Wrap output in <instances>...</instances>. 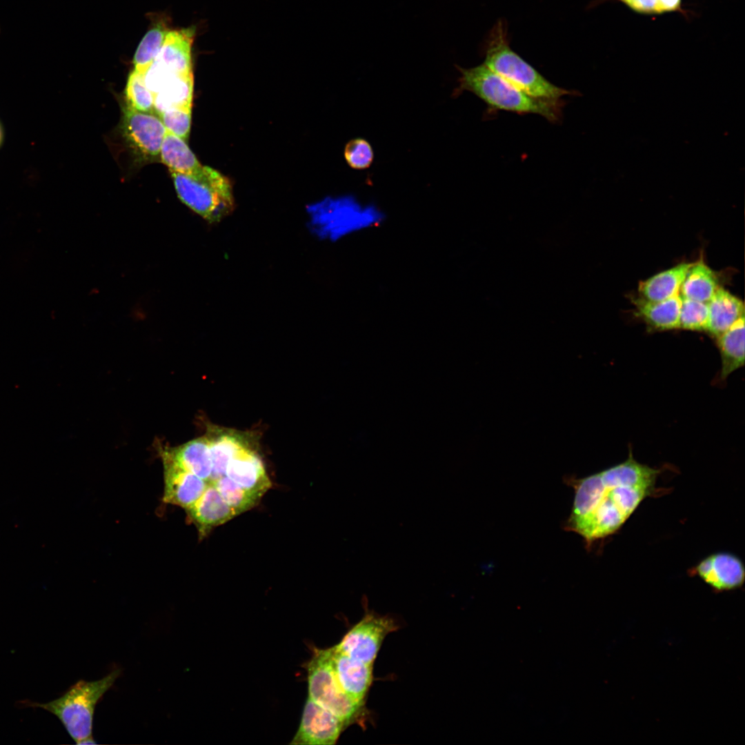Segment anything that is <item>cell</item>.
Listing matches in <instances>:
<instances>
[{"label": "cell", "instance_id": "1", "mask_svg": "<svg viewBox=\"0 0 745 745\" xmlns=\"http://www.w3.org/2000/svg\"><path fill=\"white\" fill-rule=\"evenodd\" d=\"M660 470L637 461H624L582 479H570L575 490L566 528L590 544L615 533L640 504L656 492Z\"/></svg>", "mask_w": 745, "mask_h": 745}, {"label": "cell", "instance_id": "2", "mask_svg": "<svg viewBox=\"0 0 745 745\" xmlns=\"http://www.w3.org/2000/svg\"><path fill=\"white\" fill-rule=\"evenodd\" d=\"M456 68L461 75L459 85L453 92L455 97L464 91H469L493 110L539 115L551 122L557 121L561 117L563 106L561 99L548 100L530 96L484 63L470 68L459 66Z\"/></svg>", "mask_w": 745, "mask_h": 745}, {"label": "cell", "instance_id": "3", "mask_svg": "<svg viewBox=\"0 0 745 745\" xmlns=\"http://www.w3.org/2000/svg\"><path fill=\"white\" fill-rule=\"evenodd\" d=\"M385 212L355 195L327 197L311 209V226L321 239L335 243L371 232L386 221Z\"/></svg>", "mask_w": 745, "mask_h": 745}, {"label": "cell", "instance_id": "4", "mask_svg": "<svg viewBox=\"0 0 745 745\" xmlns=\"http://www.w3.org/2000/svg\"><path fill=\"white\" fill-rule=\"evenodd\" d=\"M484 50L483 63L528 95L548 100H559L573 95V92L550 82L511 49L503 21H499L491 29Z\"/></svg>", "mask_w": 745, "mask_h": 745}, {"label": "cell", "instance_id": "5", "mask_svg": "<svg viewBox=\"0 0 745 745\" xmlns=\"http://www.w3.org/2000/svg\"><path fill=\"white\" fill-rule=\"evenodd\" d=\"M120 673L121 670L117 668L98 680H79L61 697L48 703L25 702L28 706L41 708L56 715L76 744H79L92 737L95 706Z\"/></svg>", "mask_w": 745, "mask_h": 745}, {"label": "cell", "instance_id": "6", "mask_svg": "<svg viewBox=\"0 0 745 745\" xmlns=\"http://www.w3.org/2000/svg\"><path fill=\"white\" fill-rule=\"evenodd\" d=\"M181 201L209 223H217L234 208L230 182L218 171L200 166L189 173L170 172Z\"/></svg>", "mask_w": 745, "mask_h": 745}, {"label": "cell", "instance_id": "7", "mask_svg": "<svg viewBox=\"0 0 745 745\" xmlns=\"http://www.w3.org/2000/svg\"><path fill=\"white\" fill-rule=\"evenodd\" d=\"M306 668L308 697L337 716L347 727L364 724L367 714L365 704L355 702L342 689L333 668L330 648H314Z\"/></svg>", "mask_w": 745, "mask_h": 745}, {"label": "cell", "instance_id": "8", "mask_svg": "<svg viewBox=\"0 0 745 745\" xmlns=\"http://www.w3.org/2000/svg\"><path fill=\"white\" fill-rule=\"evenodd\" d=\"M397 628L393 618L367 612L335 647L352 658L373 664L386 637Z\"/></svg>", "mask_w": 745, "mask_h": 745}, {"label": "cell", "instance_id": "9", "mask_svg": "<svg viewBox=\"0 0 745 745\" xmlns=\"http://www.w3.org/2000/svg\"><path fill=\"white\" fill-rule=\"evenodd\" d=\"M347 728L337 716L308 697L291 744L332 745Z\"/></svg>", "mask_w": 745, "mask_h": 745}, {"label": "cell", "instance_id": "10", "mask_svg": "<svg viewBox=\"0 0 745 745\" xmlns=\"http://www.w3.org/2000/svg\"><path fill=\"white\" fill-rule=\"evenodd\" d=\"M123 130L135 149L151 157L159 155L167 132L157 112H143L128 106L123 110Z\"/></svg>", "mask_w": 745, "mask_h": 745}, {"label": "cell", "instance_id": "11", "mask_svg": "<svg viewBox=\"0 0 745 745\" xmlns=\"http://www.w3.org/2000/svg\"><path fill=\"white\" fill-rule=\"evenodd\" d=\"M693 571V574L716 590L738 588L745 580L743 562L730 553L711 554L701 560Z\"/></svg>", "mask_w": 745, "mask_h": 745}, {"label": "cell", "instance_id": "12", "mask_svg": "<svg viewBox=\"0 0 745 745\" xmlns=\"http://www.w3.org/2000/svg\"><path fill=\"white\" fill-rule=\"evenodd\" d=\"M164 467L163 501L185 509L191 506L203 494L208 483L188 472L161 455Z\"/></svg>", "mask_w": 745, "mask_h": 745}, {"label": "cell", "instance_id": "13", "mask_svg": "<svg viewBox=\"0 0 745 745\" xmlns=\"http://www.w3.org/2000/svg\"><path fill=\"white\" fill-rule=\"evenodd\" d=\"M330 648L333 668L342 689L353 700L365 704L373 680V664L352 658L335 646Z\"/></svg>", "mask_w": 745, "mask_h": 745}, {"label": "cell", "instance_id": "14", "mask_svg": "<svg viewBox=\"0 0 745 745\" xmlns=\"http://www.w3.org/2000/svg\"><path fill=\"white\" fill-rule=\"evenodd\" d=\"M226 475L259 499L271 484L262 460L249 445L229 461Z\"/></svg>", "mask_w": 745, "mask_h": 745}, {"label": "cell", "instance_id": "15", "mask_svg": "<svg viewBox=\"0 0 745 745\" xmlns=\"http://www.w3.org/2000/svg\"><path fill=\"white\" fill-rule=\"evenodd\" d=\"M195 35L194 28L170 30L153 62L175 74H192Z\"/></svg>", "mask_w": 745, "mask_h": 745}, {"label": "cell", "instance_id": "16", "mask_svg": "<svg viewBox=\"0 0 745 745\" xmlns=\"http://www.w3.org/2000/svg\"><path fill=\"white\" fill-rule=\"evenodd\" d=\"M186 512L200 535H204L212 528L223 524L238 515L210 484L201 496L186 508Z\"/></svg>", "mask_w": 745, "mask_h": 745}, {"label": "cell", "instance_id": "17", "mask_svg": "<svg viewBox=\"0 0 745 745\" xmlns=\"http://www.w3.org/2000/svg\"><path fill=\"white\" fill-rule=\"evenodd\" d=\"M181 468L200 479L208 481L212 471L209 441L202 437L190 441L181 446L161 452Z\"/></svg>", "mask_w": 745, "mask_h": 745}, {"label": "cell", "instance_id": "18", "mask_svg": "<svg viewBox=\"0 0 745 745\" xmlns=\"http://www.w3.org/2000/svg\"><path fill=\"white\" fill-rule=\"evenodd\" d=\"M682 297L679 293L659 301L642 297L634 299L637 314L652 328L667 330L679 328Z\"/></svg>", "mask_w": 745, "mask_h": 745}, {"label": "cell", "instance_id": "19", "mask_svg": "<svg viewBox=\"0 0 745 745\" xmlns=\"http://www.w3.org/2000/svg\"><path fill=\"white\" fill-rule=\"evenodd\" d=\"M707 303L709 310L707 332L716 338L744 316L743 301L721 287Z\"/></svg>", "mask_w": 745, "mask_h": 745}, {"label": "cell", "instance_id": "20", "mask_svg": "<svg viewBox=\"0 0 745 745\" xmlns=\"http://www.w3.org/2000/svg\"><path fill=\"white\" fill-rule=\"evenodd\" d=\"M207 436L212 460V471L207 481L210 484L226 475L228 464L248 441L242 435L232 430H215Z\"/></svg>", "mask_w": 745, "mask_h": 745}, {"label": "cell", "instance_id": "21", "mask_svg": "<svg viewBox=\"0 0 745 745\" xmlns=\"http://www.w3.org/2000/svg\"><path fill=\"white\" fill-rule=\"evenodd\" d=\"M717 342L722 361L720 377L725 379L744 364V316L717 337Z\"/></svg>", "mask_w": 745, "mask_h": 745}, {"label": "cell", "instance_id": "22", "mask_svg": "<svg viewBox=\"0 0 745 745\" xmlns=\"http://www.w3.org/2000/svg\"><path fill=\"white\" fill-rule=\"evenodd\" d=\"M692 264H678L640 281L638 290L641 297L651 301H659L679 293L686 274Z\"/></svg>", "mask_w": 745, "mask_h": 745}, {"label": "cell", "instance_id": "23", "mask_svg": "<svg viewBox=\"0 0 745 745\" xmlns=\"http://www.w3.org/2000/svg\"><path fill=\"white\" fill-rule=\"evenodd\" d=\"M715 272L702 259L693 263L681 285V296L702 302H708L718 289Z\"/></svg>", "mask_w": 745, "mask_h": 745}, {"label": "cell", "instance_id": "24", "mask_svg": "<svg viewBox=\"0 0 745 745\" xmlns=\"http://www.w3.org/2000/svg\"><path fill=\"white\" fill-rule=\"evenodd\" d=\"M193 74H176L154 96L155 110L159 115L178 107H192Z\"/></svg>", "mask_w": 745, "mask_h": 745}, {"label": "cell", "instance_id": "25", "mask_svg": "<svg viewBox=\"0 0 745 745\" xmlns=\"http://www.w3.org/2000/svg\"><path fill=\"white\" fill-rule=\"evenodd\" d=\"M170 30L166 17L155 18L135 53V70L142 74L146 73L159 52Z\"/></svg>", "mask_w": 745, "mask_h": 745}, {"label": "cell", "instance_id": "26", "mask_svg": "<svg viewBox=\"0 0 745 745\" xmlns=\"http://www.w3.org/2000/svg\"><path fill=\"white\" fill-rule=\"evenodd\" d=\"M162 162L170 172L189 173L201 166L186 141L167 131L160 149Z\"/></svg>", "mask_w": 745, "mask_h": 745}, {"label": "cell", "instance_id": "27", "mask_svg": "<svg viewBox=\"0 0 745 745\" xmlns=\"http://www.w3.org/2000/svg\"><path fill=\"white\" fill-rule=\"evenodd\" d=\"M128 106L143 112H155L154 95L146 87L144 74L136 70L130 74L126 90Z\"/></svg>", "mask_w": 745, "mask_h": 745}, {"label": "cell", "instance_id": "28", "mask_svg": "<svg viewBox=\"0 0 745 745\" xmlns=\"http://www.w3.org/2000/svg\"><path fill=\"white\" fill-rule=\"evenodd\" d=\"M709 310L707 302L682 297L679 328L692 331H707Z\"/></svg>", "mask_w": 745, "mask_h": 745}, {"label": "cell", "instance_id": "29", "mask_svg": "<svg viewBox=\"0 0 745 745\" xmlns=\"http://www.w3.org/2000/svg\"><path fill=\"white\" fill-rule=\"evenodd\" d=\"M344 155L351 168L360 170L370 168L375 157L370 142L361 137L350 139L345 146Z\"/></svg>", "mask_w": 745, "mask_h": 745}, {"label": "cell", "instance_id": "30", "mask_svg": "<svg viewBox=\"0 0 745 745\" xmlns=\"http://www.w3.org/2000/svg\"><path fill=\"white\" fill-rule=\"evenodd\" d=\"M167 131L184 141L188 137L191 123V108L178 107L159 114Z\"/></svg>", "mask_w": 745, "mask_h": 745}, {"label": "cell", "instance_id": "31", "mask_svg": "<svg viewBox=\"0 0 745 745\" xmlns=\"http://www.w3.org/2000/svg\"><path fill=\"white\" fill-rule=\"evenodd\" d=\"M634 12L659 14L681 10L682 0H617Z\"/></svg>", "mask_w": 745, "mask_h": 745}, {"label": "cell", "instance_id": "32", "mask_svg": "<svg viewBox=\"0 0 745 745\" xmlns=\"http://www.w3.org/2000/svg\"><path fill=\"white\" fill-rule=\"evenodd\" d=\"M0 139H1V131H0Z\"/></svg>", "mask_w": 745, "mask_h": 745}]
</instances>
